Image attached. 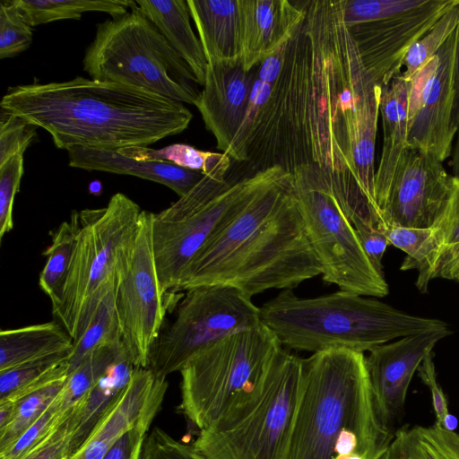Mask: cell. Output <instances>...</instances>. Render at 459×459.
I'll list each match as a JSON object with an SVG mask.
<instances>
[{
  "mask_svg": "<svg viewBox=\"0 0 459 459\" xmlns=\"http://www.w3.org/2000/svg\"><path fill=\"white\" fill-rule=\"evenodd\" d=\"M304 9L242 162L255 173L316 167L359 187L356 169H375L382 87L361 61L344 0H307Z\"/></svg>",
  "mask_w": 459,
  "mask_h": 459,
  "instance_id": "1",
  "label": "cell"
},
{
  "mask_svg": "<svg viewBox=\"0 0 459 459\" xmlns=\"http://www.w3.org/2000/svg\"><path fill=\"white\" fill-rule=\"evenodd\" d=\"M322 274L294 192L282 174L255 192L186 267L178 291L228 285L247 296L292 290Z\"/></svg>",
  "mask_w": 459,
  "mask_h": 459,
  "instance_id": "2",
  "label": "cell"
},
{
  "mask_svg": "<svg viewBox=\"0 0 459 459\" xmlns=\"http://www.w3.org/2000/svg\"><path fill=\"white\" fill-rule=\"evenodd\" d=\"M1 108L41 127L59 149L148 147L186 130L192 112L133 86L77 76L10 87Z\"/></svg>",
  "mask_w": 459,
  "mask_h": 459,
  "instance_id": "3",
  "label": "cell"
},
{
  "mask_svg": "<svg viewBox=\"0 0 459 459\" xmlns=\"http://www.w3.org/2000/svg\"><path fill=\"white\" fill-rule=\"evenodd\" d=\"M303 362L286 459H382L394 434L377 419L364 353L331 349Z\"/></svg>",
  "mask_w": 459,
  "mask_h": 459,
  "instance_id": "4",
  "label": "cell"
},
{
  "mask_svg": "<svg viewBox=\"0 0 459 459\" xmlns=\"http://www.w3.org/2000/svg\"><path fill=\"white\" fill-rule=\"evenodd\" d=\"M338 290L299 298L283 290L260 309V321L281 345L299 351H368L405 336L446 328L444 321L400 311L375 299Z\"/></svg>",
  "mask_w": 459,
  "mask_h": 459,
  "instance_id": "5",
  "label": "cell"
},
{
  "mask_svg": "<svg viewBox=\"0 0 459 459\" xmlns=\"http://www.w3.org/2000/svg\"><path fill=\"white\" fill-rule=\"evenodd\" d=\"M281 348L260 323L203 349L179 371L180 411L199 431L234 413L259 394Z\"/></svg>",
  "mask_w": 459,
  "mask_h": 459,
  "instance_id": "6",
  "label": "cell"
},
{
  "mask_svg": "<svg viewBox=\"0 0 459 459\" xmlns=\"http://www.w3.org/2000/svg\"><path fill=\"white\" fill-rule=\"evenodd\" d=\"M93 80L139 88L196 104L201 90L192 70L135 1L127 13L99 23L83 57Z\"/></svg>",
  "mask_w": 459,
  "mask_h": 459,
  "instance_id": "7",
  "label": "cell"
},
{
  "mask_svg": "<svg viewBox=\"0 0 459 459\" xmlns=\"http://www.w3.org/2000/svg\"><path fill=\"white\" fill-rule=\"evenodd\" d=\"M285 170L273 167L238 181L208 174L185 195L152 214L153 256L162 292L178 294L181 276L212 235L261 187Z\"/></svg>",
  "mask_w": 459,
  "mask_h": 459,
  "instance_id": "8",
  "label": "cell"
},
{
  "mask_svg": "<svg viewBox=\"0 0 459 459\" xmlns=\"http://www.w3.org/2000/svg\"><path fill=\"white\" fill-rule=\"evenodd\" d=\"M304 377L303 359L281 348L259 394L192 444L205 459H286Z\"/></svg>",
  "mask_w": 459,
  "mask_h": 459,
  "instance_id": "9",
  "label": "cell"
},
{
  "mask_svg": "<svg viewBox=\"0 0 459 459\" xmlns=\"http://www.w3.org/2000/svg\"><path fill=\"white\" fill-rule=\"evenodd\" d=\"M142 211L127 195L117 193L105 207L79 212L80 231L61 300L52 307L54 319L74 342L114 283L117 261L134 236Z\"/></svg>",
  "mask_w": 459,
  "mask_h": 459,
  "instance_id": "10",
  "label": "cell"
},
{
  "mask_svg": "<svg viewBox=\"0 0 459 459\" xmlns=\"http://www.w3.org/2000/svg\"><path fill=\"white\" fill-rule=\"evenodd\" d=\"M294 192L322 279L341 290L382 298L388 284L364 252L338 193L335 177L316 167L291 173Z\"/></svg>",
  "mask_w": 459,
  "mask_h": 459,
  "instance_id": "11",
  "label": "cell"
},
{
  "mask_svg": "<svg viewBox=\"0 0 459 459\" xmlns=\"http://www.w3.org/2000/svg\"><path fill=\"white\" fill-rule=\"evenodd\" d=\"M175 308L173 322L162 327L149 355L147 368L160 377L180 371L207 346L261 323L251 298L228 285L190 288Z\"/></svg>",
  "mask_w": 459,
  "mask_h": 459,
  "instance_id": "12",
  "label": "cell"
},
{
  "mask_svg": "<svg viewBox=\"0 0 459 459\" xmlns=\"http://www.w3.org/2000/svg\"><path fill=\"white\" fill-rule=\"evenodd\" d=\"M152 214L142 211L134 236L121 253L114 273L122 342L134 365L140 368H147L168 309L183 296L168 298L161 290L153 256Z\"/></svg>",
  "mask_w": 459,
  "mask_h": 459,
  "instance_id": "13",
  "label": "cell"
},
{
  "mask_svg": "<svg viewBox=\"0 0 459 459\" xmlns=\"http://www.w3.org/2000/svg\"><path fill=\"white\" fill-rule=\"evenodd\" d=\"M457 28L437 53L407 81L408 147L443 162L451 156L454 61Z\"/></svg>",
  "mask_w": 459,
  "mask_h": 459,
  "instance_id": "14",
  "label": "cell"
},
{
  "mask_svg": "<svg viewBox=\"0 0 459 459\" xmlns=\"http://www.w3.org/2000/svg\"><path fill=\"white\" fill-rule=\"evenodd\" d=\"M451 178L443 162L408 148L380 209L386 231L392 227H432L446 204Z\"/></svg>",
  "mask_w": 459,
  "mask_h": 459,
  "instance_id": "15",
  "label": "cell"
},
{
  "mask_svg": "<svg viewBox=\"0 0 459 459\" xmlns=\"http://www.w3.org/2000/svg\"><path fill=\"white\" fill-rule=\"evenodd\" d=\"M455 1L426 0L389 18L348 26L364 66L381 87L402 74L408 50Z\"/></svg>",
  "mask_w": 459,
  "mask_h": 459,
  "instance_id": "16",
  "label": "cell"
},
{
  "mask_svg": "<svg viewBox=\"0 0 459 459\" xmlns=\"http://www.w3.org/2000/svg\"><path fill=\"white\" fill-rule=\"evenodd\" d=\"M446 327L412 334L368 351L366 367L377 419L394 434L404 413L407 391L414 373L435 345L451 334Z\"/></svg>",
  "mask_w": 459,
  "mask_h": 459,
  "instance_id": "17",
  "label": "cell"
},
{
  "mask_svg": "<svg viewBox=\"0 0 459 459\" xmlns=\"http://www.w3.org/2000/svg\"><path fill=\"white\" fill-rule=\"evenodd\" d=\"M255 67L245 70L242 61L208 64L204 83L195 104L217 149L225 152L246 113Z\"/></svg>",
  "mask_w": 459,
  "mask_h": 459,
  "instance_id": "18",
  "label": "cell"
},
{
  "mask_svg": "<svg viewBox=\"0 0 459 459\" xmlns=\"http://www.w3.org/2000/svg\"><path fill=\"white\" fill-rule=\"evenodd\" d=\"M168 386L166 377H157L147 368L136 367L117 401L72 459H102L123 434L142 420L157 415Z\"/></svg>",
  "mask_w": 459,
  "mask_h": 459,
  "instance_id": "19",
  "label": "cell"
},
{
  "mask_svg": "<svg viewBox=\"0 0 459 459\" xmlns=\"http://www.w3.org/2000/svg\"><path fill=\"white\" fill-rule=\"evenodd\" d=\"M241 61L251 71L293 35L305 17L304 1L238 0Z\"/></svg>",
  "mask_w": 459,
  "mask_h": 459,
  "instance_id": "20",
  "label": "cell"
},
{
  "mask_svg": "<svg viewBox=\"0 0 459 459\" xmlns=\"http://www.w3.org/2000/svg\"><path fill=\"white\" fill-rule=\"evenodd\" d=\"M67 151L70 167L138 177L164 185L179 197L188 193L204 177L199 170L169 161L133 159L122 155L117 150L75 146Z\"/></svg>",
  "mask_w": 459,
  "mask_h": 459,
  "instance_id": "21",
  "label": "cell"
},
{
  "mask_svg": "<svg viewBox=\"0 0 459 459\" xmlns=\"http://www.w3.org/2000/svg\"><path fill=\"white\" fill-rule=\"evenodd\" d=\"M407 91V81L402 74L382 86L379 110L383 145L375 173V197L379 212L387 198L402 157L409 148Z\"/></svg>",
  "mask_w": 459,
  "mask_h": 459,
  "instance_id": "22",
  "label": "cell"
},
{
  "mask_svg": "<svg viewBox=\"0 0 459 459\" xmlns=\"http://www.w3.org/2000/svg\"><path fill=\"white\" fill-rule=\"evenodd\" d=\"M208 64L241 59L238 0H187Z\"/></svg>",
  "mask_w": 459,
  "mask_h": 459,
  "instance_id": "23",
  "label": "cell"
},
{
  "mask_svg": "<svg viewBox=\"0 0 459 459\" xmlns=\"http://www.w3.org/2000/svg\"><path fill=\"white\" fill-rule=\"evenodd\" d=\"M135 368L125 348L85 397L73 408L70 415L71 438L65 459H72L83 447L96 426L129 382Z\"/></svg>",
  "mask_w": 459,
  "mask_h": 459,
  "instance_id": "24",
  "label": "cell"
},
{
  "mask_svg": "<svg viewBox=\"0 0 459 459\" xmlns=\"http://www.w3.org/2000/svg\"><path fill=\"white\" fill-rule=\"evenodd\" d=\"M141 12L160 31L188 65L203 87L208 62L201 41L190 24V11L185 0H136Z\"/></svg>",
  "mask_w": 459,
  "mask_h": 459,
  "instance_id": "25",
  "label": "cell"
},
{
  "mask_svg": "<svg viewBox=\"0 0 459 459\" xmlns=\"http://www.w3.org/2000/svg\"><path fill=\"white\" fill-rule=\"evenodd\" d=\"M74 341L57 321L0 331V371L70 352Z\"/></svg>",
  "mask_w": 459,
  "mask_h": 459,
  "instance_id": "26",
  "label": "cell"
},
{
  "mask_svg": "<svg viewBox=\"0 0 459 459\" xmlns=\"http://www.w3.org/2000/svg\"><path fill=\"white\" fill-rule=\"evenodd\" d=\"M382 459H459V434L436 424L401 429Z\"/></svg>",
  "mask_w": 459,
  "mask_h": 459,
  "instance_id": "27",
  "label": "cell"
},
{
  "mask_svg": "<svg viewBox=\"0 0 459 459\" xmlns=\"http://www.w3.org/2000/svg\"><path fill=\"white\" fill-rule=\"evenodd\" d=\"M385 235L391 245L407 255L400 269L418 270L416 286L420 292H427L429 281L436 278L442 253L434 229L392 227Z\"/></svg>",
  "mask_w": 459,
  "mask_h": 459,
  "instance_id": "28",
  "label": "cell"
},
{
  "mask_svg": "<svg viewBox=\"0 0 459 459\" xmlns=\"http://www.w3.org/2000/svg\"><path fill=\"white\" fill-rule=\"evenodd\" d=\"M70 352L50 355L0 371V403H15L67 377Z\"/></svg>",
  "mask_w": 459,
  "mask_h": 459,
  "instance_id": "29",
  "label": "cell"
},
{
  "mask_svg": "<svg viewBox=\"0 0 459 459\" xmlns=\"http://www.w3.org/2000/svg\"><path fill=\"white\" fill-rule=\"evenodd\" d=\"M80 231L79 212L63 221L51 234V243L43 255L47 257L39 284L50 299L52 307L60 300Z\"/></svg>",
  "mask_w": 459,
  "mask_h": 459,
  "instance_id": "30",
  "label": "cell"
},
{
  "mask_svg": "<svg viewBox=\"0 0 459 459\" xmlns=\"http://www.w3.org/2000/svg\"><path fill=\"white\" fill-rule=\"evenodd\" d=\"M24 21L34 27L58 20H79L85 12H104L115 18L134 1L126 0H13Z\"/></svg>",
  "mask_w": 459,
  "mask_h": 459,
  "instance_id": "31",
  "label": "cell"
},
{
  "mask_svg": "<svg viewBox=\"0 0 459 459\" xmlns=\"http://www.w3.org/2000/svg\"><path fill=\"white\" fill-rule=\"evenodd\" d=\"M114 284L115 281L100 299L88 326L80 338L74 342L68 359V375L95 348L107 343L122 342L115 307Z\"/></svg>",
  "mask_w": 459,
  "mask_h": 459,
  "instance_id": "32",
  "label": "cell"
},
{
  "mask_svg": "<svg viewBox=\"0 0 459 459\" xmlns=\"http://www.w3.org/2000/svg\"><path fill=\"white\" fill-rule=\"evenodd\" d=\"M117 151L133 159L169 161L183 168L202 171L204 175L227 176L230 167V158L224 152L200 151L183 143L172 144L160 150L131 146Z\"/></svg>",
  "mask_w": 459,
  "mask_h": 459,
  "instance_id": "33",
  "label": "cell"
},
{
  "mask_svg": "<svg viewBox=\"0 0 459 459\" xmlns=\"http://www.w3.org/2000/svg\"><path fill=\"white\" fill-rule=\"evenodd\" d=\"M125 351L123 342L107 343L92 350L67 376L61 394V411L69 412Z\"/></svg>",
  "mask_w": 459,
  "mask_h": 459,
  "instance_id": "34",
  "label": "cell"
},
{
  "mask_svg": "<svg viewBox=\"0 0 459 459\" xmlns=\"http://www.w3.org/2000/svg\"><path fill=\"white\" fill-rule=\"evenodd\" d=\"M66 378L56 380L13 403V419L0 430V452L10 447L50 406L62 391Z\"/></svg>",
  "mask_w": 459,
  "mask_h": 459,
  "instance_id": "35",
  "label": "cell"
},
{
  "mask_svg": "<svg viewBox=\"0 0 459 459\" xmlns=\"http://www.w3.org/2000/svg\"><path fill=\"white\" fill-rule=\"evenodd\" d=\"M459 25V0L447 10L408 50L403 63V76L409 80L444 45Z\"/></svg>",
  "mask_w": 459,
  "mask_h": 459,
  "instance_id": "36",
  "label": "cell"
},
{
  "mask_svg": "<svg viewBox=\"0 0 459 459\" xmlns=\"http://www.w3.org/2000/svg\"><path fill=\"white\" fill-rule=\"evenodd\" d=\"M61 392L41 416L10 447L0 452V459H23L70 415L72 411L66 413L61 411Z\"/></svg>",
  "mask_w": 459,
  "mask_h": 459,
  "instance_id": "37",
  "label": "cell"
},
{
  "mask_svg": "<svg viewBox=\"0 0 459 459\" xmlns=\"http://www.w3.org/2000/svg\"><path fill=\"white\" fill-rule=\"evenodd\" d=\"M32 41V27L22 18L13 0L0 4V58L17 56Z\"/></svg>",
  "mask_w": 459,
  "mask_h": 459,
  "instance_id": "38",
  "label": "cell"
},
{
  "mask_svg": "<svg viewBox=\"0 0 459 459\" xmlns=\"http://www.w3.org/2000/svg\"><path fill=\"white\" fill-rule=\"evenodd\" d=\"M426 0H344L348 26L389 18L416 8Z\"/></svg>",
  "mask_w": 459,
  "mask_h": 459,
  "instance_id": "39",
  "label": "cell"
},
{
  "mask_svg": "<svg viewBox=\"0 0 459 459\" xmlns=\"http://www.w3.org/2000/svg\"><path fill=\"white\" fill-rule=\"evenodd\" d=\"M23 174V154L0 165V241L13 228V204Z\"/></svg>",
  "mask_w": 459,
  "mask_h": 459,
  "instance_id": "40",
  "label": "cell"
},
{
  "mask_svg": "<svg viewBox=\"0 0 459 459\" xmlns=\"http://www.w3.org/2000/svg\"><path fill=\"white\" fill-rule=\"evenodd\" d=\"M36 126L1 108L0 165L15 154H23L37 136Z\"/></svg>",
  "mask_w": 459,
  "mask_h": 459,
  "instance_id": "41",
  "label": "cell"
},
{
  "mask_svg": "<svg viewBox=\"0 0 459 459\" xmlns=\"http://www.w3.org/2000/svg\"><path fill=\"white\" fill-rule=\"evenodd\" d=\"M271 91V84L264 82L258 79L253 85L249 97L247 108L243 117L241 124L230 143L226 153L230 159L242 162L243 152L246 144L252 134L256 117L260 108L267 100Z\"/></svg>",
  "mask_w": 459,
  "mask_h": 459,
  "instance_id": "42",
  "label": "cell"
},
{
  "mask_svg": "<svg viewBox=\"0 0 459 459\" xmlns=\"http://www.w3.org/2000/svg\"><path fill=\"white\" fill-rule=\"evenodd\" d=\"M140 459H205L193 445L178 441L160 428L146 437Z\"/></svg>",
  "mask_w": 459,
  "mask_h": 459,
  "instance_id": "43",
  "label": "cell"
},
{
  "mask_svg": "<svg viewBox=\"0 0 459 459\" xmlns=\"http://www.w3.org/2000/svg\"><path fill=\"white\" fill-rule=\"evenodd\" d=\"M422 382L429 387L436 415V425L451 431L457 427L456 418L449 413L445 394L437 381L432 351L429 352L417 369Z\"/></svg>",
  "mask_w": 459,
  "mask_h": 459,
  "instance_id": "44",
  "label": "cell"
},
{
  "mask_svg": "<svg viewBox=\"0 0 459 459\" xmlns=\"http://www.w3.org/2000/svg\"><path fill=\"white\" fill-rule=\"evenodd\" d=\"M442 250L459 242V178H451L446 204L432 226Z\"/></svg>",
  "mask_w": 459,
  "mask_h": 459,
  "instance_id": "45",
  "label": "cell"
},
{
  "mask_svg": "<svg viewBox=\"0 0 459 459\" xmlns=\"http://www.w3.org/2000/svg\"><path fill=\"white\" fill-rule=\"evenodd\" d=\"M154 418L150 416L142 420L123 434L102 459H140L144 441Z\"/></svg>",
  "mask_w": 459,
  "mask_h": 459,
  "instance_id": "46",
  "label": "cell"
},
{
  "mask_svg": "<svg viewBox=\"0 0 459 459\" xmlns=\"http://www.w3.org/2000/svg\"><path fill=\"white\" fill-rule=\"evenodd\" d=\"M70 415L23 459H65L71 438Z\"/></svg>",
  "mask_w": 459,
  "mask_h": 459,
  "instance_id": "47",
  "label": "cell"
},
{
  "mask_svg": "<svg viewBox=\"0 0 459 459\" xmlns=\"http://www.w3.org/2000/svg\"><path fill=\"white\" fill-rule=\"evenodd\" d=\"M361 247L375 269L383 273L382 259L387 246L390 244L387 236L375 229L356 230Z\"/></svg>",
  "mask_w": 459,
  "mask_h": 459,
  "instance_id": "48",
  "label": "cell"
},
{
  "mask_svg": "<svg viewBox=\"0 0 459 459\" xmlns=\"http://www.w3.org/2000/svg\"><path fill=\"white\" fill-rule=\"evenodd\" d=\"M288 41L255 66L256 79L273 84L280 76L287 54Z\"/></svg>",
  "mask_w": 459,
  "mask_h": 459,
  "instance_id": "49",
  "label": "cell"
},
{
  "mask_svg": "<svg viewBox=\"0 0 459 459\" xmlns=\"http://www.w3.org/2000/svg\"><path fill=\"white\" fill-rule=\"evenodd\" d=\"M437 277L459 282V242L442 250L436 273Z\"/></svg>",
  "mask_w": 459,
  "mask_h": 459,
  "instance_id": "50",
  "label": "cell"
},
{
  "mask_svg": "<svg viewBox=\"0 0 459 459\" xmlns=\"http://www.w3.org/2000/svg\"><path fill=\"white\" fill-rule=\"evenodd\" d=\"M452 123L456 131L459 126V25L457 27V39L454 61V103Z\"/></svg>",
  "mask_w": 459,
  "mask_h": 459,
  "instance_id": "51",
  "label": "cell"
},
{
  "mask_svg": "<svg viewBox=\"0 0 459 459\" xmlns=\"http://www.w3.org/2000/svg\"><path fill=\"white\" fill-rule=\"evenodd\" d=\"M455 138V140L450 156V164L453 173L452 176L454 178H459V126L457 127Z\"/></svg>",
  "mask_w": 459,
  "mask_h": 459,
  "instance_id": "52",
  "label": "cell"
}]
</instances>
